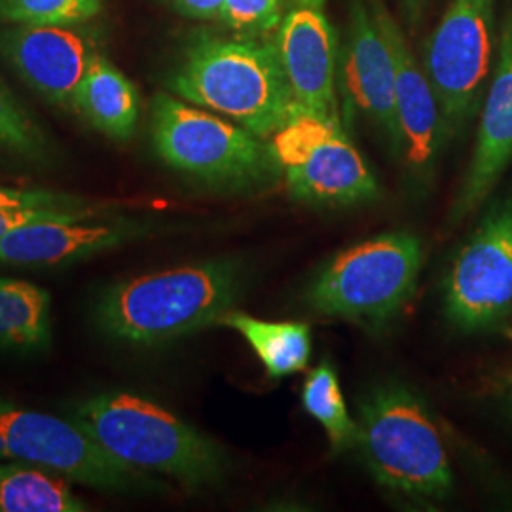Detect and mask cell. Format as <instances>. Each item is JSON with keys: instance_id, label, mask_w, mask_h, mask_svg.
Returning a JSON list of instances; mask_svg holds the SVG:
<instances>
[{"instance_id": "6da1fadb", "label": "cell", "mask_w": 512, "mask_h": 512, "mask_svg": "<svg viewBox=\"0 0 512 512\" xmlns=\"http://www.w3.org/2000/svg\"><path fill=\"white\" fill-rule=\"evenodd\" d=\"M243 287L241 264L228 258L143 275L109 289L97 304V321L120 342L164 344L219 325Z\"/></svg>"}, {"instance_id": "7a4b0ae2", "label": "cell", "mask_w": 512, "mask_h": 512, "mask_svg": "<svg viewBox=\"0 0 512 512\" xmlns=\"http://www.w3.org/2000/svg\"><path fill=\"white\" fill-rule=\"evenodd\" d=\"M169 88L184 101L232 118L256 137H272L296 110L275 42L196 38Z\"/></svg>"}, {"instance_id": "3957f363", "label": "cell", "mask_w": 512, "mask_h": 512, "mask_svg": "<svg viewBox=\"0 0 512 512\" xmlns=\"http://www.w3.org/2000/svg\"><path fill=\"white\" fill-rule=\"evenodd\" d=\"M74 420L114 458L147 475L171 476L188 488H202L219 482L226 471L213 440L139 395H97L78 404Z\"/></svg>"}, {"instance_id": "277c9868", "label": "cell", "mask_w": 512, "mask_h": 512, "mask_svg": "<svg viewBox=\"0 0 512 512\" xmlns=\"http://www.w3.org/2000/svg\"><path fill=\"white\" fill-rule=\"evenodd\" d=\"M355 446L372 476L395 494L427 501L454 490L439 427L406 387H376L359 403Z\"/></svg>"}, {"instance_id": "5b68a950", "label": "cell", "mask_w": 512, "mask_h": 512, "mask_svg": "<svg viewBox=\"0 0 512 512\" xmlns=\"http://www.w3.org/2000/svg\"><path fill=\"white\" fill-rule=\"evenodd\" d=\"M420 238L393 232L342 251L308 289V304L327 317L384 325L403 310L418 285Z\"/></svg>"}, {"instance_id": "8992f818", "label": "cell", "mask_w": 512, "mask_h": 512, "mask_svg": "<svg viewBox=\"0 0 512 512\" xmlns=\"http://www.w3.org/2000/svg\"><path fill=\"white\" fill-rule=\"evenodd\" d=\"M152 143L165 164L203 183L247 186L277 167L260 137L167 93L152 101Z\"/></svg>"}, {"instance_id": "52a82bcc", "label": "cell", "mask_w": 512, "mask_h": 512, "mask_svg": "<svg viewBox=\"0 0 512 512\" xmlns=\"http://www.w3.org/2000/svg\"><path fill=\"white\" fill-rule=\"evenodd\" d=\"M0 461L37 465L103 492L164 488L147 473L114 458L76 420L0 403Z\"/></svg>"}, {"instance_id": "ba28073f", "label": "cell", "mask_w": 512, "mask_h": 512, "mask_svg": "<svg viewBox=\"0 0 512 512\" xmlns=\"http://www.w3.org/2000/svg\"><path fill=\"white\" fill-rule=\"evenodd\" d=\"M272 154L296 200L351 205L378 196V183L340 120L294 110L272 135Z\"/></svg>"}, {"instance_id": "9c48e42d", "label": "cell", "mask_w": 512, "mask_h": 512, "mask_svg": "<svg viewBox=\"0 0 512 512\" xmlns=\"http://www.w3.org/2000/svg\"><path fill=\"white\" fill-rule=\"evenodd\" d=\"M495 0H452L425 46L423 69L446 126L476 114L494 52Z\"/></svg>"}, {"instance_id": "30bf717a", "label": "cell", "mask_w": 512, "mask_h": 512, "mask_svg": "<svg viewBox=\"0 0 512 512\" xmlns=\"http://www.w3.org/2000/svg\"><path fill=\"white\" fill-rule=\"evenodd\" d=\"M446 315L461 330L492 329L512 315V198L495 203L461 247L446 279Z\"/></svg>"}, {"instance_id": "8fae6325", "label": "cell", "mask_w": 512, "mask_h": 512, "mask_svg": "<svg viewBox=\"0 0 512 512\" xmlns=\"http://www.w3.org/2000/svg\"><path fill=\"white\" fill-rule=\"evenodd\" d=\"M285 2L275 44L296 109L338 120V38L327 16V0Z\"/></svg>"}, {"instance_id": "7c38bea8", "label": "cell", "mask_w": 512, "mask_h": 512, "mask_svg": "<svg viewBox=\"0 0 512 512\" xmlns=\"http://www.w3.org/2000/svg\"><path fill=\"white\" fill-rule=\"evenodd\" d=\"M76 27L14 25L0 31V55L23 82L61 109H73L74 93L101 54L97 37Z\"/></svg>"}, {"instance_id": "4fadbf2b", "label": "cell", "mask_w": 512, "mask_h": 512, "mask_svg": "<svg viewBox=\"0 0 512 512\" xmlns=\"http://www.w3.org/2000/svg\"><path fill=\"white\" fill-rule=\"evenodd\" d=\"M372 16L391 52L395 67L397 116L403 152L410 169L418 175L431 173L442 133V110L425 69L408 48L403 31L382 0H368Z\"/></svg>"}, {"instance_id": "5bb4252c", "label": "cell", "mask_w": 512, "mask_h": 512, "mask_svg": "<svg viewBox=\"0 0 512 512\" xmlns=\"http://www.w3.org/2000/svg\"><path fill=\"white\" fill-rule=\"evenodd\" d=\"M512 162V12L501 25L494 78L484 101L476 147L450 219H467L486 202Z\"/></svg>"}, {"instance_id": "9a60e30c", "label": "cell", "mask_w": 512, "mask_h": 512, "mask_svg": "<svg viewBox=\"0 0 512 512\" xmlns=\"http://www.w3.org/2000/svg\"><path fill=\"white\" fill-rule=\"evenodd\" d=\"M344 82L349 105L366 114L384 131L391 147L403 152L395 97V67L368 0H351L349 4Z\"/></svg>"}, {"instance_id": "2e32d148", "label": "cell", "mask_w": 512, "mask_h": 512, "mask_svg": "<svg viewBox=\"0 0 512 512\" xmlns=\"http://www.w3.org/2000/svg\"><path fill=\"white\" fill-rule=\"evenodd\" d=\"M137 232L139 226L128 220H42L0 238V262L23 266L73 262L114 249L137 236Z\"/></svg>"}, {"instance_id": "e0dca14e", "label": "cell", "mask_w": 512, "mask_h": 512, "mask_svg": "<svg viewBox=\"0 0 512 512\" xmlns=\"http://www.w3.org/2000/svg\"><path fill=\"white\" fill-rule=\"evenodd\" d=\"M73 109L103 135L126 143L137 128L141 103L128 76L97 54L74 93Z\"/></svg>"}, {"instance_id": "ac0fdd59", "label": "cell", "mask_w": 512, "mask_h": 512, "mask_svg": "<svg viewBox=\"0 0 512 512\" xmlns=\"http://www.w3.org/2000/svg\"><path fill=\"white\" fill-rule=\"evenodd\" d=\"M219 325L239 332L262 361L270 378H283L304 370L310 363L311 332L294 321H262L241 311H228Z\"/></svg>"}, {"instance_id": "d6986e66", "label": "cell", "mask_w": 512, "mask_h": 512, "mask_svg": "<svg viewBox=\"0 0 512 512\" xmlns=\"http://www.w3.org/2000/svg\"><path fill=\"white\" fill-rule=\"evenodd\" d=\"M67 478L37 465L0 461V512H86Z\"/></svg>"}, {"instance_id": "ffe728a7", "label": "cell", "mask_w": 512, "mask_h": 512, "mask_svg": "<svg viewBox=\"0 0 512 512\" xmlns=\"http://www.w3.org/2000/svg\"><path fill=\"white\" fill-rule=\"evenodd\" d=\"M50 294L0 277V348H44L50 342Z\"/></svg>"}, {"instance_id": "44dd1931", "label": "cell", "mask_w": 512, "mask_h": 512, "mask_svg": "<svg viewBox=\"0 0 512 512\" xmlns=\"http://www.w3.org/2000/svg\"><path fill=\"white\" fill-rule=\"evenodd\" d=\"M302 404L311 418L325 427L334 452L355 446L357 421L349 418L338 374L329 363L311 370L302 387Z\"/></svg>"}, {"instance_id": "7402d4cb", "label": "cell", "mask_w": 512, "mask_h": 512, "mask_svg": "<svg viewBox=\"0 0 512 512\" xmlns=\"http://www.w3.org/2000/svg\"><path fill=\"white\" fill-rule=\"evenodd\" d=\"M105 0H0V23L74 27L97 18Z\"/></svg>"}, {"instance_id": "603a6c76", "label": "cell", "mask_w": 512, "mask_h": 512, "mask_svg": "<svg viewBox=\"0 0 512 512\" xmlns=\"http://www.w3.org/2000/svg\"><path fill=\"white\" fill-rule=\"evenodd\" d=\"M0 150L27 160L46 162L50 141L18 97L0 80Z\"/></svg>"}, {"instance_id": "cb8c5ba5", "label": "cell", "mask_w": 512, "mask_h": 512, "mask_svg": "<svg viewBox=\"0 0 512 512\" xmlns=\"http://www.w3.org/2000/svg\"><path fill=\"white\" fill-rule=\"evenodd\" d=\"M285 6V0H222L217 19L238 31L277 33Z\"/></svg>"}, {"instance_id": "d4e9b609", "label": "cell", "mask_w": 512, "mask_h": 512, "mask_svg": "<svg viewBox=\"0 0 512 512\" xmlns=\"http://www.w3.org/2000/svg\"><path fill=\"white\" fill-rule=\"evenodd\" d=\"M0 209H63V211H86L92 209L86 200L57 194L48 190H18L0 186Z\"/></svg>"}, {"instance_id": "484cf974", "label": "cell", "mask_w": 512, "mask_h": 512, "mask_svg": "<svg viewBox=\"0 0 512 512\" xmlns=\"http://www.w3.org/2000/svg\"><path fill=\"white\" fill-rule=\"evenodd\" d=\"M95 219L93 209L86 211H63V209H0V238L18 230L21 226L42 220H86Z\"/></svg>"}, {"instance_id": "4316f807", "label": "cell", "mask_w": 512, "mask_h": 512, "mask_svg": "<svg viewBox=\"0 0 512 512\" xmlns=\"http://www.w3.org/2000/svg\"><path fill=\"white\" fill-rule=\"evenodd\" d=\"M173 4L188 18L217 19L222 0H173Z\"/></svg>"}, {"instance_id": "83f0119b", "label": "cell", "mask_w": 512, "mask_h": 512, "mask_svg": "<svg viewBox=\"0 0 512 512\" xmlns=\"http://www.w3.org/2000/svg\"><path fill=\"white\" fill-rule=\"evenodd\" d=\"M401 2H403L404 14L408 18V23L416 25V21L420 19L423 0H401Z\"/></svg>"}]
</instances>
